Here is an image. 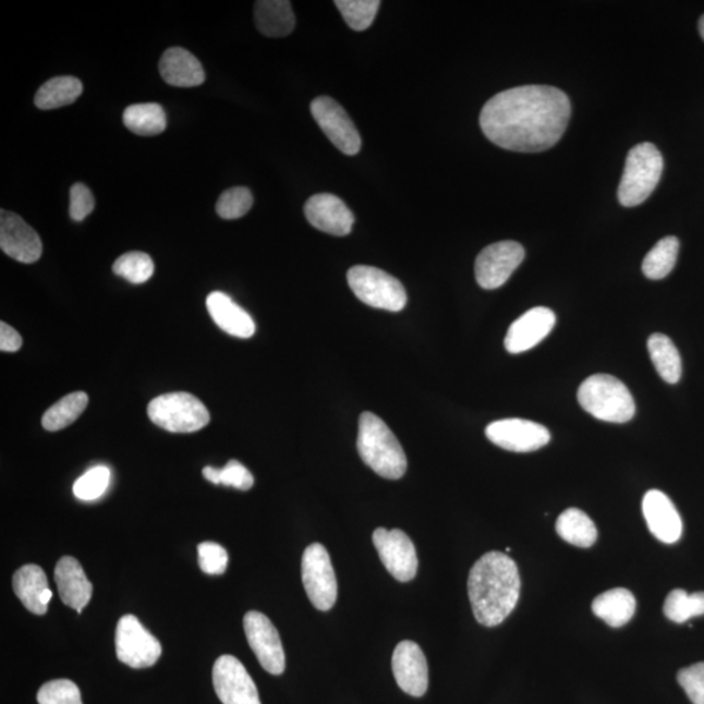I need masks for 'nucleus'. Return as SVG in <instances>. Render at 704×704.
Returning a JSON list of instances; mask_svg holds the SVG:
<instances>
[{
    "label": "nucleus",
    "instance_id": "nucleus-1",
    "mask_svg": "<svg viewBox=\"0 0 704 704\" xmlns=\"http://www.w3.org/2000/svg\"><path fill=\"white\" fill-rule=\"evenodd\" d=\"M570 116L569 97L555 86H517L484 105L481 128L488 141L502 149L537 153L560 141Z\"/></svg>",
    "mask_w": 704,
    "mask_h": 704
},
{
    "label": "nucleus",
    "instance_id": "nucleus-2",
    "mask_svg": "<svg viewBox=\"0 0 704 704\" xmlns=\"http://www.w3.org/2000/svg\"><path fill=\"white\" fill-rule=\"evenodd\" d=\"M468 588L476 621L494 628L508 619L520 600V571L508 555L493 550L471 568Z\"/></svg>",
    "mask_w": 704,
    "mask_h": 704
},
{
    "label": "nucleus",
    "instance_id": "nucleus-3",
    "mask_svg": "<svg viewBox=\"0 0 704 704\" xmlns=\"http://www.w3.org/2000/svg\"><path fill=\"white\" fill-rule=\"evenodd\" d=\"M357 451L363 462L385 480L406 474L408 458L393 432L380 417L363 413L359 420Z\"/></svg>",
    "mask_w": 704,
    "mask_h": 704
},
{
    "label": "nucleus",
    "instance_id": "nucleus-4",
    "mask_svg": "<svg viewBox=\"0 0 704 704\" xmlns=\"http://www.w3.org/2000/svg\"><path fill=\"white\" fill-rule=\"evenodd\" d=\"M578 402L602 422L628 423L635 415V402L627 385L610 375H594L578 389Z\"/></svg>",
    "mask_w": 704,
    "mask_h": 704
},
{
    "label": "nucleus",
    "instance_id": "nucleus-5",
    "mask_svg": "<svg viewBox=\"0 0 704 704\" xmlns=\"http://www.w3.org/2000/svg\"><path fill=\"white\" fill-rule=\"evenodd\" d=\"M664 169L663 156L654 144L642 143L629 151L619 187L623 207H638L653 194Z\"/></svg>",
    "mask_w": 704,
    "mask_h": 704
},
{
    "label": "nucleus",
    "instance_id": "nucleus-6",
    "mask_svg": "<svg viewBox=\"0 0 704 704\" xmlns=\"http://www.w3.org/2000/svg\"><path fill=\"white\" fill-rule=\"evenodd\" d=\"M149 420L172 434H192L207 427L210 415L195 396L178 391L155 398L148 408Z\"/></svg>",
    "mask_w": 704,
    "mask_h": 704
},
{
    "label": "nucleus",
    "instance_id": "nucleus-7",
    "mask_svg": "<svg viewBox=\"0 0 704 704\" xmlns=\"http://www.w3.org/2000/svg\"><path fill=\"white\" fill-rule=\"evenodd\" d=\"M348 282L359 301L369 307L390 312H400L406 307V290L387 271L356 265L348 271Z\"/></svg>",
    "mask_w": 704,
    "mask_h": 704
},
{
    "label": "nucleus",
    "instance_id": "nucleus-8",
    "mask_svg": "<svg viewBox=\"0 0 704 704\" xmlns=\"http://www.w3.org/2000/svg\"><path fill=\"white\" fill-rule=\"evenodd\" d=\"M302 580L308 599L323 612L335 607L338 596L337 578L327 548L320 543L305 548L302 559Z\"/></svg>",
    "mask_w": 704,
    "mask_h": 704
},
{
    "label": "nucleus",
    "instance_id": "nucleus-9",
    "mask_svg": "<svg viewBox=\"0 0 704 704\" xmlns=\"http://www.w3.org/2000/svg\"><path fill=\"white\" fill-rule=\"evenodd\" d=\"M116 648L119 661L135 669L155 666L162 655L161 643L134 615H125L119 620Z\"/></svg>",
    "mask_w": 704,
    "mask_h": 704
},
{
    "label": "nucleus",
    "instance_id": "nucleus-10",
    "mask_svg": "<svg viewBox=\"0 0 704 704\" xmlns=\"http://www.w3.org/2000/svg\"><path fill=\"white\" fill-rule=\"evenodd\" d=\"M311 112L337 149L347 156L357 155L362 148L361 135L340 104L330 97H317L311 104Z\"/></svg>",
    "mask_w": 704,
    "mask_h": 704
},
{
    "label": "nucleus",
    "instance_id": "nucleus-11",
    "mask_svg": "<svg viewBox=\"0 0 704 704\" xmlns=\"http://www.w3.org/2000/svg\"><path fill=\"white\" fill-rule=\"evenodd\" d=\"M524 255L526 252L517 242L505 241L488 245L476 257V282L486 290L501 288L520 267Z\"/></svg>",
    "mask_w": 704,
    "mask_h": 704
},
{
    "label": "nucleus",
    "instance_id": "nucleus-12",
    "mask_svg": "<svg viewBox=\"0 0 704 704\" xmlns=\"http://www.w3.org/2000/svg\"><path fill=\"white\" fill-rule=\"evenodd\" d=\"M375 548L384 567L398 582H410L416 576L417 556L413 541L402 530L376 529Z\"/></svg>",
    "mask_w": 704,
    "mask_h": 704
},
{
    "label": "nucleus",
    "instance_id": "nucleus-13",
    "mask_svg": "<svg viewBox=\"0 0 704 704\" xmlns=\"http://www.w3.org/2000/svg\"><path fill=\"white\" fill-rule=\"evenodd\" d=\"M244 632L250 647L268 673L280 676L286 667L284 651L278 630L267 616L251 610L244 616Z\"/></svg>",
    "mask_w": 704,
    "mask_h": 704
},
{
    "label": "nucleus",
    "instance_id": "nucleus-14",
    "mask_svg": "<svg viewBox=\"0 0 704 704\" xmlns=\"http://www.w3.org/2000/svg\"><path fill=\"white\" fill-rule=\"evenodd\" d=\"M213 685L223 704H262L257 687L235 656H219L213 667Z\"/></svg>",
    "mask_w": 704,
    "mask_h": 704
},
{
    "label": "nucleus",
    "instance_id": "nucleus-15",
    "mask_svg": "<svg viewBox=\"0 0 704 704\" xmlns=\"http://www.w3.org/2000/svg\"><path fill=\"white\" fill-rule=\"evenodd\" d=\"M486 435L498 448L514 453H530L546 447L550 441V432L543 424L517 417L490 423Z\"/></svg>",
    "mask_w": 704,
    "mask_h": 704
},
{
    "label": "nucleus",
    "instance_id": "nucleus-16",
    "mask_svg": "<svg viewBox=\"0 0 704 704\" xmlns=\"http://www.w3.org/2000/svg\"><path fill=\"white\" fill-rule=\"evenodd\" d=\"M0 248L23 264L38 262L44 250L37 232L16 213L4 209L0 211Z\"/></svg>",
    "mask_w": 704,
    "mask_h": 704
},
{
    "label": "nucleus",
    "instance_id": "nucleus-17",
    "mask_svg": "<svg viewBox=\"0 0 704 704\" xmlns=\"http://www.w3.org/2000/svg\"><path fill=\"white\" fill-rule=\"evenodd\" d=\"M556 315L547 307H535L510 325L505 337V349L510 354H521L534 349L554 330Z\"/></svg>",
    "mask_w": 704,
    "mask_h": 704
},
{
    "label": "nucleus",
    "instance_id": "nucleus-18",
    "mask_svg": "<svg viewBox=\"0 0 704 704\" xmlns=\"http://www.w3.org/2000/svg\"><path fill=\"white\" fill-rule=\"evenodd\" d=\"M391 666L398 687L409 695L423 696L428 689V664L415 642L398 643L391 657Z\"/></svg>",
    "mask_w": 704,
    "mask_h": 704
},
{
    "label": "nucleus",
    "instance_id": "nucleus-19",
    "mask_svg": "<svg viewBox=\"0 0 704 704\" xmlns=\"http://www.w3.org/2000/svg\"><path fill=\"white\" fill-rule=\"evenodd\" d=\"M304 215L315 229L335 236H347L355 222L354 215L340 197L317 194L304 205Z\"/></svg>",
    "mask_w": 704,
    "mask_h": 704
},
{
    "label": "nucleus",
    "instance_id": "nucleus-20",
    "mask_svg": "<svg viewBox=\"0 0 704 704\" xmlns=\"http://www.w3.org/2000/svg\"><path fill=\"white\" fill-rule=\"evenodd\" d=\"M642 510L647 526L657 541L673 544L682 535V521L675 503L661 490L651 489L643 497Z\"/></svg>",
    "mask_w": 704,
    "mask_h": 704
},
{
    "label": "nucleus",
    "instance_id": "nucleus-21",
    "mask_svg": "<svg viewBox=\"0 0 704 704\" xmlns=\"http://www.w3.org/2000/svg\"><path fill=\"white\" fill-rule=\"evenodd\" d=\"M56 583L65 606L82 614L92 599L93 587L84 573L82 565L73 557L65 556L58 561Z\"/></svg>",
    "mask_w": 704,
    "mask_h": 704
},
{
    "label": "nucleus",
    "instance_id": "nucleus-22",
    "mask_svg": "<svg viewBox=\"0 0 704 704\" xmlns=\"http://www.w3.org/2000/svg\"><path fill=\"white\" fill-rule=\"evenodd\" d=\"M13 591L29 612L38 616L48 612L52 593L45 571L37 565H25L16 571Z\"/></svg>",
    "mask_w": 704,
    "mask_h": 704
},
{
    "label": "nucleus",
    "instance_id": "nucleus-23",
    "mask_svg": "<svg viewBox=\"0 0 704 704\" xmlns=\"http://www.w3.org/2000/svg\"><path fill=\"white\" fill-rule=\"evenodd\" d=\"M209 315L226 333L238 338H251L255 335L256 324L247 311L232 301L224 292L215 291L207 298Z\"/></svg>",
    "mask_w": 704,
    "mask_h": 704
},
{
    "label": "nucleus",
    "instance_id": "nucleus-24",
    "mask_svg": "<svg viewBox=\"0 0 704 704\" xmlns=\"http://www.w3.org/2000/svg\"><path fill=\"white\" fill-rule=\"evenodd\" d=\"M159 73L166 83L177 88H195L205 82L203 64L190 51L171 48L159 61Z\"/></svg>",
    "mask_w": 704,
    "mask_h": 704
},
{
    "label": "nucleus",
    "instance_id": "nucleus-25",
    "mask_svg": "<svg viewBox=\"0 0 704 704\" xmlns=\"http://www.w3.org/2000/svg\"><path fill=\"white\" fill-rule=\"evenodd\" d=\"M255 23L262 35L281 38L291 35L296 22L288 0H258L255 3Z\"/></svg>",
    "mask_w": 704,
    "mask_h": 704
},
{
    "label": "nucleus",
    "instance_id": "nucleus-26",
    "mask_svg": "<svg viewBox=\"0 0 704 704\" xmlns=\"http://www.w3.org/2000/svg\"><path fill=\"white\" fill-rule=\"evenodd\" d=\"M635 597L627 588H614L600 594L593 602V612L609 627L621 628L633 619Z\"/></svg>",
    "mask_w": 704,
    "mask_h": 704
},
{
    "label": "nucleus",
    "instance_id": "nucleus-27",
    "mask_svg": "<svg viewBox=\"0 0 704 704\" xmlns=\"http://www.w3.org/2000/svg\"><path fill=\"white\" fill-rule=\"evenodd\" d=\"M556 531L562 541L580 548L593 547L597 539L594 521L576 508L567 509L557 518Z\"/></svg>",
    "mask_w": 704,
    "mask_h": 704
},
{
    "label": "nucleus",
    "instance_id": "nucleus-28",
    "mask_svg": "<svg viewBox=\"0 0 704 704\" xmlns=\"http://www.w3.org/2000/svg\"><path fill=\"white\" fill-rule=\"evenodd\" d=\"M83 83L73 76L52 77L36 93L35 105L39 110L64 108L82 96Z\"/></svg>",
    "mask_w": 704,
    "mask_h": 704
},
{
    "label": "nucleus",
    "instance_id": "nucleus-29",
    "mask_svg": "<svg viewBox=\"0 0 704 704\" xmlns=\"http://www.w3.org/2000/svg\"><path fill=\"white\" fill-rule=\"evenodd\" d=\"M647 348L651 361L663 380L668 384L679 383L682 375L681 356L670 338L655 333L648 338Z\"/></svg>",
    "mask_w": 704,
    "mask_h": 704
},
{
    "label": "nucleus",
    "instance_id": "nucleus-30",
    "mask_svg": "<svg viewBox=\"0 0 704 704\" xmlns=\"http://www.w3.org/2000/svg\"><path fill=\"white\" fill-rule=\"evenodd\" d=\"M125 128L136 135L156 136L162 134L168 125L165 110L158 104H137L124 110Z\"/></svg>",
    "mask_w": 704,
    "mask_h": 704
},
{
    "label": "nucleus",
    "instance_id": "nucleus-31",
    "mask_svg": "<svg viewBox=\"0 0 704 704\" xmlns=\"http://www.w3.org/2000/svg\"><path fill=\"white\" fill-rule=\"evenodd\" d=\"M89 398L84 391H75L62 398L46 411L43 417V425L46 430L57 432L68 428L76 422L88 406Z\"/></svg>",
    "mask_w": 704,
    "mask_h": 704
},
{
    "label": "nucleus",
    "instance_id": "nucleus-32",
    "mask_svg": "<svg viewBox=\"0 0 704 704\" xmlns=\"http://www.w3.org/2000/svg\"><path fill=\"white\" fill-rule=\"evenodd\" d=\"M679 250V239L676 236L663 238L644 257L643 275L654 281L666 278L675 268Z\"/></svg>",
    "mask_w": 704,
    "mask_h": 704
},
{
    "label": "nucleus",
    "instance_id": "nucleus-33",
    "mask_svg": "<svg viewBox=\"0 0 704 704\" xmlns=\"http://www.w3.org/2000/svg\"><path fill=\"white\" fill-rule=\"evenodd\" d=\"M664 615L676 623H683L693 617L703 616L704 593L689 595L687 591L680 588L670 591L666 603H664Z\"/></svg>",
    "mask_w": 704,
    "mask_h": 704
},
{
    "label": "nucleus",
    "instance_id": "nucleus-34",
    "mask_svg": "<svg viewBox=\"0 0 704 704\" xmlns=\"http://www.w3.org/2000/svg\"><path fill=\"white\" fill-rule=\"evenodd\" d=\"M112 271L131 283L141 284L149 281L155 274V263L144 252H129L118 258Z\"/></svg>",
    "mask_w": 704,
    "mask_h": 704
},
{
    "label": "nucleus",
    "instance_id": "nucleus-35",
    "mask_svg": "<svg viewBox=\"0 0 704 704\" xmlns=\"http://www.w3.org/2000/svg\"><path fill=\"white\" fill-rule=\"evenodd\" d=\"M335 4L350 28L362 32L368 29L375 22L381 2L378 0H337Z\"/></svg>",
    "mask_w": 704,
    "mask_h": 704
},
{
    "label": "nucleus",
    "instance_id": "nucleus-36",
    "mask_svg": "<svg viewBox=\"0 0 704 704\" xmlns=\"http://www.w3.org/2000/svg\"><path fill=\"white\" fill-rule=\"evenodd\" d=\"M110 480L111 473L108 468H93L73 484V495L82 501H95L106 493Z\"/></svg>",
    "mask_w": 704,
    "mask_h": 704
},
{
    "label": "nucleus",
    "instance_id": "nucleus-37",
    "mask_svg": "<svg viewBox=\"0 0 704 704\" xmlns=\"http://www.w3.org/2000/svg\"><path fill=\"white\" fill-rule=\"evenodd\" d=\"M252 205H254L252 192L247 187H234L219 196L216 210L223 219H238L247 215Z\"/></svg>",
    "mask_w": 704,
    "mask_h": 704
},
{
    "label": "nucleus",
    "instance_id": "nucleus-38",
    "mask_svg": "<svg viewBox=\"0 0 704 704\" xmlns=\"http://www.w3.org/2000/svg\"><path fill=\"white\" fill-rule=\"evenodd\" d=\"M38 704H83L82 693L71 680L46 682L37 694Z\"/></svg>",
    "mask_w": 704,
    "mask_h": 704
},
{
    "label": "nucleus",
    "instance_id": "nucleus-39",
    "mask_svg": "<svg viewBox=\"0 0 704 704\" xmlns=\"http://www.w3.org/2000/svg\"><path fill=\"white\" fill-rule=\"evenodd\" d=\"M198 565L205 574L221 575L228 569L229 556L217 543L204 542L198 544Z\"/></svg>",
    "mask_w": 704,
    "mask_h": 704
},
{
    "label": "nucleus",
    "instance_id": "nucleus-40",
    "mask_svg": "<svg viewBox=\"0 0 704 704\" xmlns=\"http://www.w3.org/2000/svg\"><path fill=\"white\" fill-rule=\"evenodd\" d=\"M677 681L693 704H704V663L681 669Z\"/></svg>",
    "mask_w": 704,
    "mask_h": 704
},
{
    "label": "nucleus",
    "instance_id": "nucleus-41",
    "mask_svg": "<svg viewBox=\"0 0 704 704\" xmlns=\"http://www.w3.org/2000/svg\"><path fill=\"white\" fill-rule=\"evenodd\" d=\"M219 484L241 490H248L254 487V475L241 462L230 461L224 468L219 469Z\"/></svg>",
    "mask_w": 704,
    "mask_h": 704
},
{
    "label": "nucleus",
    "instance_id": "nucleus-42",
    "mask_svg": "<svg viewBox=\"0 0 704 704\" xmlns=\"http://www.w3.org/2000/svg\"><path fill=\"white\" fill-rule=\"evenodd\" d=\"M96 201L92 192L83 183L73 184L70 192V217L73 221L82 222L95 210Z\"/></svg>",
    "mask_w": 704,
    "mask_h": 704
},
{
    "label": "nucleus",
    "instance_id": "nucleus-43",
    "mask_svg": "<svg viewBox=\"0 0 704 704\" xmlns=\"http://www.w3.org/2000/svg\"><path fill=\"white\" fill-rule=\"evenodd\" d=\"M23 347V338L9 324L0 323V350L16 352Z\"/></svg>",
    "mask_w": 704,
    "mask_h": 704
},
{
    "label": "nucleus",
    "instance_id": "nucleus-44",
    "mask_svg": "<svg viewBox=\"0 0 704 704\" xmlns=\"http://www.w3.org/2000/svg\"><path fill=\"white\" fill-rule=\"evenodd\" d=\"M203 475L205 476V480L219 486V469L211 466L205 468L203 470Z\"/></svg>",
    "mask_w": 704,
    "mask_h": 704
},
{
    "label": "nucleus",
    "instance_id": "nucleus-45",
    "mask_svg": "<svg viewBox=\"0 0 704 704\" xmlns=\"http://www.w3.org/2000/svg\"><path fill=\"white\" fill-rule=\"evenodd\" d=\"M699 28H700L701 36H702V38L704 39V15H703V16L701 17V20H700V26H699Z\"/></svg>",
    "mask_w": 704,
    "mask_h": 704
}]
</instances>
